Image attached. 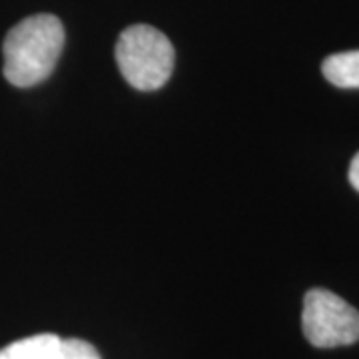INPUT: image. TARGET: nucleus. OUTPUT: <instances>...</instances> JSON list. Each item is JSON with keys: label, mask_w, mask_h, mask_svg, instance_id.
<instances>
[{"label": "nucleus", "mask_w": 359, "mask_h": 359, "mask_svg": "<svg viewBox=\"0 0 359 359\" xmlns=\"http://www.w3.org/2000/svg\"><path fill=\"white\" fill-rule=\"evenodd\" d=\"M65 48V26L54 14H34L14 25L2 44L4 78L18 88L50 76Z\"/></svg>", "instance_id": "1"}, {"label": "nucleus", "mask_w": 359, "mask_h": 359, "mask_svg": "<svg viewBox=\"0 0 359 359\" xmlns=\"http://www.w3.org/2000/svg\"><path fill=\"white\" fill-rule=\"evenodd\" d=\"M176 52L166 34L148 25L128 26L116 44V62L132 88L148 92L166 84Z\"/></svg>", "instance_id": "2"}, {"label": "nucleus", "mask_w": 359, "mask_h": 359, "mask_svg": "<svg viewBox=\"0 0 359 359\" xmlns=\"http://www.w3.org/2000/svg\"><path fill=\"white\" fill-rule=\"evenodd\" d=\"M302 327L309 344L320 349L359 341V311L330 290H309L304 297Z\"/></svg>", "instance_id": "3"}, {"label": "nucleus", "mask_w": 359, "mask_h": 359, "mask_svg": "<svg viewBox=\"0 0 359 359\" xmlns=\"http://www.w3.org/2000/svg\"><path fill=\"white\" fill-rule=\"evenodd\" d=\"M60 337L54 334H39L13 341L0 349V359H56Z\"/></svg>", "instance_id": "4"}, {"label": "nucleus", "mask_w": 359, "mask_h": 359, "mask_svg": "<svg viewBox=\"0 0 359 359\" xmlns=\"http://www.w3.org/2000/svg\"><path fill=\"white\" fill-rule=\"evenodd\" d=\"M321 72L337 88H359V50L327 56L321 65Z\"/></svg>", "instance_id": "5"}, {"label": "nucleus", "mask_w": 359, "mask_h": 359, "mask_svg": "<svg viewBox=\"0 0 359 359\" xmlns=\"http://www.w3.org/2000/svg\"><path fill=\"white\" fill-rule=\"evenodd\" d=\"M56 359H102L100 353L96 351V347L84 341V339H62L60 349H58V358Z\"/></svg>", "instance_id": "6"}, {"label": "nucleus", "mask_w": 359, "mask_h": 359, "mask_svg": "<svg viewBox=\"0 0 359 359\" xmlns=\"http://www.w3.org/2000/svg\"><path fill=\"white\" fill-rule=\"evenodd\" d=\"M347 178H349V184L359 192V152L353 156V160H351V164H349Z\"/></svg>", "instance_id": "7"}]
</instances>
